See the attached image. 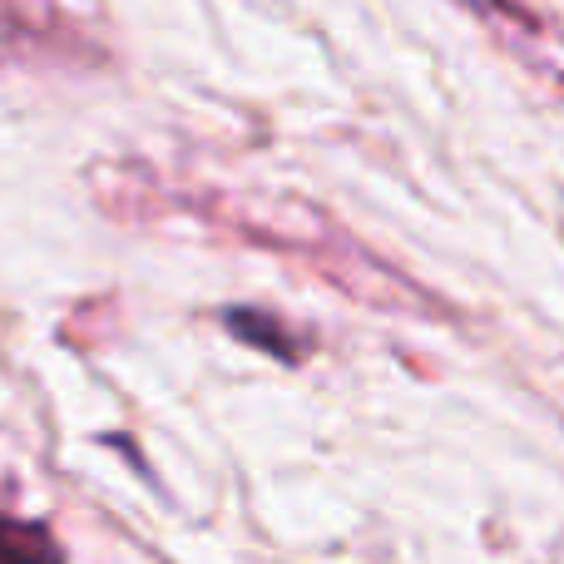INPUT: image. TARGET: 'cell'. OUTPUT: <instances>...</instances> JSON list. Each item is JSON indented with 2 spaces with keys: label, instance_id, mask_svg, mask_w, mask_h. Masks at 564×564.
I'll return each mask as SVG.
<instances>
[{
  "label": "cell",
  "instance_id": "1",
  "mask_svg": "<svg viewBox=\"0 0 564 564\" xmlns=\"http://www.w3.org/2000/svg\"><path fill=\"white\" fill-rule=\"evenodd\" d=\"M0 564H65L45 525L0 516Z\"/></svg>",
  "mask_w": 564,
  "mask_h": 564
},
{
  "label": "cell",
  "instance_id": "2",
  "mask_svg": "<svg viewBox=\"0 0 564 564\" xmlns=\"http://www.w3.org/2000/svg\"><path fill=\"white\" fill-rule=\"evenodd\" d=\"M228 327L238 332V337H248V341H258V347H268V351H278L282 361H297V341L288 337V332L278 327V322H253V312H228Z\"/></svg>",
  "mask_w": 564,
  "mask_h": 564
}]
</instances>
